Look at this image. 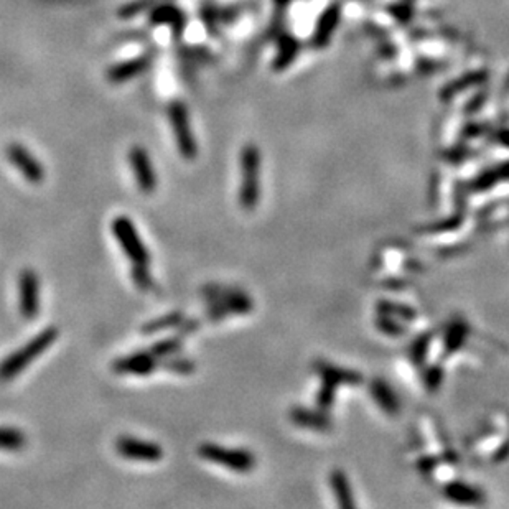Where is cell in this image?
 I'll list each match as a JSON object with an SVG mask.
<instances>
[{"instance_id":"obj_1","label":"cell","mask_w":509,"mask_h":509,"mask_svg":"<svg viewBox=\"0 0 509 509\" xmlns=\"http://www.w3.org/2000/svg\"><path fill=\"white\" fill-rule=\"evenodd\" d=\"M58 335V328L47 327L40 333H36L30 342L20 346L17 351H14L5 359L0 361V383H9L23 369H27L32 361L40 358L56 342Z\"/></svg>"},{"instance_id":"obj_2","label":"cell","mask_w":509,"mask_h":509,"mask_svg":"<svg viewBox=\"0 0 509 509\" xmlns=\"http://www.w3.org/2000/svg\"><path fill=\"white\" fill-rule=\"evenodd\" d=\"M259 150L254 145H246L241 152V188L239 203L246 211H250L259 200Z\"/></svg>"},{"instance_id":"obj_3","label":"cell","mask_w":509,"mask_h":509,"mask_svg":"<svg viewBox=\"0 0 509 509\" xmlns=\"http://www.w3.org/2000/svg\"><path fill=\"white\" fill-rule=\"evenodd\" d=\"M110 231H113L114 237H116L119 244H121L122 250L132 264H150V252L143 244L142 237L139 236L137 228L132 223L129 216H116L110 223Z\"/></svg>"},{"instance_id":"obj_4","label":"cell","mask_w":509,"mask_h":509,"mask_svg":"<svg viewBox=\"0 0 509 509\" xmlns=\"http://www.w3.org/2000/svg\"><path fill=\"white\" fill-rule=\"evenodd\" d=\"M168 119H170L171 129H174L175 142L180 155L185 160H195L198 157V145H196L195 135L191 132L187 106L180 101L171 102L168 106Z\"/></svg>"},{"instance_id":"obj_5","label":"cell","mask_w":509,"mask_h":509,"mask_svg":"<svg viewBox=\"0 0 509 509\" xmlns=\"http://www.w3.org/2000/svg\"><path fill=\"white\" fill-rule=\"evenodd\" d=\"M198 455L203 460L231 468L237 473H248L256 465L252 453L246 450L226 449V447L216 445V443H201L198 447Z\"/></svg>"},{"instance_id":"obj_6","label":"cell","mask_w":509,"mask_h":509,"mask_svg":"<svg viewBox=\"0 0 509 509\" xmlns=\"http://www.w3.org/2000/svg\"><path fill=\"white\" fill-rule=\"evenodd\" d=\"M40 277L34 269H22L19 276V310L25 320H35L40 313Z\"/></svg>"},{"instance_id":"obj_7","label":"cell","mask_w":509,"mask_h":509,"mask_svg":"<svg viewBox=\"0 0 509 509\" xmlns=\"http://www.w3.org/2000/svg\"><path fill=\"white\" fill-rule=\"evenodd\" d=\"M5 157L17 168V171L28 183L40 185L45 180V168L38 158L32 154L22 143H9L5 147Z\"/></svg>"},{"instance_id":"obj_8","label":"cell","mask_w":509,"mask_h":509,"mask_svg":"<svg viewBox=\"0 0 509 509\" xmlns=\"http://www.w3.org/2000/svg\"><path fill=\"white\" fill-rule=\"evenodd\" d=\"M116 450L122 458L132 460V462L155 463L163 458V449L157 442L142 440V438L121 435L116 440Z\"/></svg>"},{"instance_id":"obj_9","label":"cell","mask_w":509,"mask_h":509,"mask_svg":"<svg viewBox=\"0 0 509 509\" xmlns=\"http://www.w3.org/2000/svg\"><path fill=\"white\" fill-rule=\"evenodd\" d=\"M110 369L116 375L150 376L152 372H155L158 369V358L147 348V350L134 351L130 355L114 359L113 364H110Z\"/></svg>"},{"instance_id":"obj_10","label":"cell","mask_w":509,"mask_h":509,"mask_svg":"<svg viewBox=\"0 0 509 509\" xmlns=\"http://www.w3.org/2000/svg\"><path fill=\"white\" fill-rule=\"evenodd\" d=\"M129 163L132 167L135 183H137L139 190L145 193V195H150V193L157 190V171H155L154 165H152L149 152L141 145H134L129 150Z\"/></svg>"},{"instance_id":"obj_11","label":"cell","mask_w":509,"mask_h":509,"mask_svg":"<svg viewBox=\"0 0 509 509\" xmlns=\"http://www.w3.org/2000/svg\"><path fill=\"white\" fill-rule=\"evenodd\" d=\"M150 64H152V55H142L134 60L122 61V63L114 64V67L109 69L108 80L114 84L126 83V81H130V80H134L135 76L142 75L145 69L150 68Z\"/></svg>"},{"instance_id":"obj_12","label":"cell","mask_w":509,"mask_h":509,"mask_svg":"<svg viewBox=\"0 0 509 509\" xmlns=\"http://www.w3.org/2000/svg\"><path fill=\"white\" fill-rule=\"evenodd\" d=\"M150 23L152 25H168L174 28L175 34H180L185 27V15L178 7L171 3H157L154 9H150Z\"/></svg>"},{"instance_id":"obj_13","label":"cell","mask_w":509,"mask_h":509,"mask_svg":"<svg viewBox=\"0 0 509 509\" xmlns=\"http://www.w3.org/2000/svg\"><path fill=\"white\" fill-rule=\"evenodd\" d=\"M340 14H342V10H340V5H336V3L330 5L325 12H323L322 17H320L318 20L317 27H315L313 38H311V43H313L315 47L323 48L325 45H328L331 35H333L335 28L338 27Z\"/></svg>"},{"instance_id":"obj_14","label":"cell","mask_w":509,"mask_h":509,"mask_svg":"<svg viewBox=\"0 0 509 509\" xmlns=\"http://www.w3.org/2000/svg\"><path fill=\"white\" fill-rule=\"evenodd\" d=\"M158 369L175 372V375H191L196 369V364L195 361L188 358V356H183L182 351H180L174 353V355H168L165 358H160Z\"/></svg>"},{"instance_id":"obj_15","label":"cell","mask_w":509,"mask_h":509,"mask_svg":"<svg viewBox=\"0 0 509 509\" xmlns=\"http://www.w3.org/2000/svg\"><path fill=\"white\" fill-rule=\"evenodd\" d=\"M185 318L187 317H185L183 311H180V310L170 311V313H165V315H162V317L154 318V320H150V322L143 323L141 331L143 335L158 333V331L168 330V328H176Z\"/></svg>"},{"instance_id":"obj_16","label":"cell","mask_w":509,"mask_h":509,"mask_svg":"<svg viewBox=\"0 0 509 509\" xmlns=\"http://www.w3.org/2000/svg\"><path fill=\"white\" fill-rule=\"evenodd\" d=\"M27 435L15 427H0V450L20 451L27 447Z\"/></svg>"},{"instance_id":"obj_17","label":"cell","mask_w":509,"mask_h":509,"mask_svg":"<svg viewBox=\"0 0 509 509\" xmlns=\"http://www.w3.org/2000/svg\"><path fill=\"white\" fill-rule=\"evenodd\" d=\"M183 348V336L182 335H174L170 338H163L160 342H155L149 350L154 353L157 358H165L168 355H174V353H180Z\"/></svg>"},{"instance_id":"obj_18","label":"cell","mask_w":509,"mask_h":509,"mask_svg":"<svg viewBox=\"0 0 509 509\" xmlns=\"http://www.w3.org/2000/svg\"><path fill=\"white\" fill-rule=\"evenodd\" d=\"M298 53V43L294 38L287 36L281 42V48H279L277 58L274 61V68L276 69H284L289 67L290 63L295 60Z\"/></svg>"},{"instance_id":"obj_19","label":"cell","mask_w":509,"mask_h":509,"mask_svg":"<svg viewBox=\"0 0 509 509\" xmlns=\"http://www.w3.org/2000/svg\"><path fill=\"white\" fill-rule=\"evenodd\" d=\"M130 277H132L135 287L142 292H150V290L155 289V281L152 277L149 265L143 264H132V269H130Z\"/></svg>"},{"instance_id":"obj_20","label":"cell","mask_w":509,"mask_h":509,"mask_svg":"<svg viewBox=\"0 0 509 509\" xmlns=\"http://www.w3.org/2000/svg\"><path fill=\"white\" fill-rule=\"evenodd\" d=\"M160 2H162V0H134V2L122 5L121 9H119L117 15L121 19H132L135 15L142 14V12L154 9V7Z\"/></svg>"},{"instance_id":"obj_21","label":"cell","mask_w":509,"mask_h":509,"mask_svg":"<svg viewBox=\"0 0 509 509\" xmlns=\"http://www.w3.org/2000/svg\"><path fill=\"white\" fill-rule=\"evenodd\" d=\"M484 78H486V75H483V73H471V75L460 78V80L453 81V83L449 86V89H447V96H453V94L466 89L468 86H476V84L483 83Z\"/></svg>"},{"instance_id":"obj_22","label":"cell","mask_w":509,"mask_h":509,"mask_svg":"<svg viewBox=\"0 0 509 509\" xmlns=\"http://www.w3.org/2000/svg\"><path fill=\"white\" fill-rule=\"evenodd\" d=\"M333 488H335V493H336V498H338L340 503L344 504V506H351L350 490H348L346 478H344L343 473H335Z\"/></svg>"},{"instance_id":"obj_23","label":"cell","mask_w":509,"mask_h":509,"mask_svg":"<svg viewBox=\"0 0 509 509\" xmlns=\"http://www.w3.org/2000/svg\"><path fill=\"white\" fill-rule=\"evenodd\" d=\"M450 498H453L455 501H460V503H476V501L480 499L478 495H476L471 488L462 486V484H458V486L451 491Z\"/></svg>"},{"instance_id":"obj_24","label":"cell","mask_w":509,"mask_h":509,"mask_svg":"<svg viewBox=\"0 0 509 509\" xmlns=\"http://www.w3.org/2000/svg\"><path fill=\"white\" fill-rule=\"evenodd\" d=\"M498 137H499V142H501V143H504V145L509 147V129L499 130Z\"/></svg>"}]
</instances>
